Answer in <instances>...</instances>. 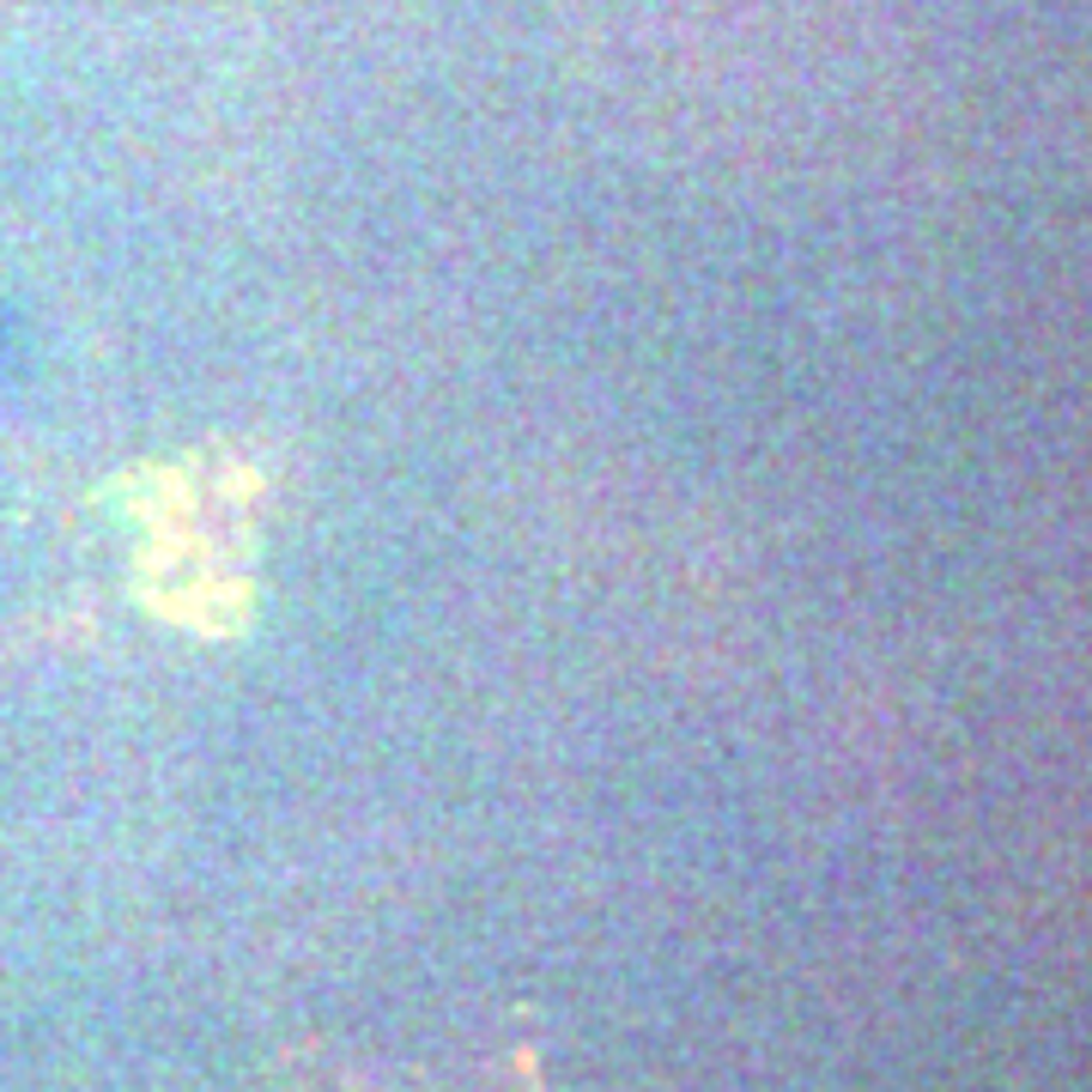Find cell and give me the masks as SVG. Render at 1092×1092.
Segmentation results:
<instances>
[{
	"instance_id": "6da1fadb",
	"label": "cell",
	"mask_w": 1092,
	"mask_h": 1092,
	"mask_svg": "<svg viewBox=\"0 0 1092 1092\" xmlns=\"http://www.w3.org/2000/svg\"><path fill=\"white\" fill-rule=\"evenodd\" d=\"M292 1092H504L498 1062H449V1057H346L304 1074Z\"/></svg>"
}]
</instances>
